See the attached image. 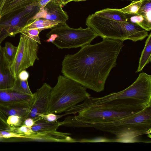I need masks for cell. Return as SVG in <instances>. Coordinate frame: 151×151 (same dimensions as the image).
Returning <instances> with one entry per match:
<instances>
[{"instance_id":"6da1fadb","label":"cell","mask_w":151,"mask_h":151,"mask_svg":"<svg viewBox=\"0 0 151 151\" xmlns=\"http://www.w3.org/2000/svg\"><path fill=\"white\" fill-rule=\"evenodd\" d=\"M124 41L104 38L94 44H87L76 53L65 56L62 62L63 75L97 92L104 90L112 69L116 65Z\"/></svg>"},{"instance_id":"7a4b0ae2","label":"cell","mask_w":151,"mask_h":151,"mask_svg":"<svg viewBox=\"0 0 151 151\" xmlns=\"http://www.w3.org/2000/svg\"><path fill=\"white\" fill-rule=\"evenodd\" d=\"M86 24L103 39L136 42L148 35V31L131 22L119 9L106 8L97 11L88 16Z\"/></svg>"},{"instance_id":"3957f363","label":"cell","mask_w":151,"mask_h":151,"mask_svg":"<svg viewBox=\"0 0 151 151\" xmlns=\"http://www.w3.org/2000/svg\"><path fill=\"white\" fill-rule=\"evenodd\" d=\"M81 104L70 108L73 114L90 107L107 104L129 107H143L151 105V76L140 73L137 78L125 89L101 97L90 96Z\"/></svg>"},{"instance_id":"277c9868","label":"cell","mask_w":151,"mask_h":151,"mask_svg":"<svg viewBox=\"0 0 151 151\" xmlns=\"http://www.w3.org/2000/svg\"><path fill=\"white\" fill-rule=\"evenodd\" d=\"M81 127H93L116 136V142L132 140L151 132V105L141 111L114 121L83 123Z\"/></svg>"},{"instance_id":"5b68a950","label":"cell","mask_w":151,"mask_h":151,"mask_svg":"<svg viewBox=\"0 0 151 151\" xmlns=\"http://www.w3.org/2000/svg\"><path fill=\"white\" fill-rule=\"evenodd\" d=\"M90 96L86 88L60 75L56 84L51 90L47 114L65 112Z\"/></svg>"},{"instance_id":"8992f818","label":"cell","mask_w":151,"mask_h":151,"mask_svg":"<svg viewBox=\"0 0 151 151\" xmlns=\"http://www.w3.org/2000/svg\"><path fill=\"white\" fill-rule=\"evenodd\" d=\"M146 107L107 105L90 107L79 112L77 115L66 117L64 124L67 127H79L85 123L114 121L139 112Z\"/></svg>"},{"instance_id":"52a82bcc","label":"cell","mask_w":151,"mask_h":151,"mask_svg":"<svg viewBox=\"0 0 151 151\" xmlns=\"http://www.w3.org/2000/svg\"><path fill=\"white\" fill-rule=\"evenodd\" d=\"M98 36L89 27L73 28L65 22L52 28L46 35L48 39L46 41L52 42L59 49H69L90 44Z\"/></svg>"},{"instance_id":"ba28073f","label":"cell","mask_w":151,"mask_h":151,"mask_svg":"<svg viewBox=\"0 0 151 151\" xmlns=\"http://www.w3.org/2000/svg\"><path fill=\"white\" fill-rule=\"evenodd\" d=\"M39 10L37 6L32 5L0 17V45L7 37L20 33Z\"/></svg>"},{"instance_id":"9c48e42d","label":"cell","mask_w":151,"mask_h":151,"mask_svg":"<svg viewBox=\"0 0 151 151\" xmlns=\"http://www.w3.org/2000/svg\"><path fill=\"white\" fill-rule=\"evenodd\" d=\"M16 54L10 66L11 71L16 78L19 73L33 66L36 60H38V43L30 38L21 34Z\"/></svg>"},{"instance_id":"30bf717a","label":"cell","mask_w":151,"mask_h":151,"mask_svg":"<svg viewBox=\"0 0 151 151\" xmlns=\"http://www.w3.org/2000/svg\"><path fill=\"white\" fill-rule=\"evenodd\" d=\"M52 88L46 83H44L33 93V99L27 118L37 121L42 119L47 114Z\"/></svg>"},{"instance_id":"8fae6325","label":"cell","mask_w":151,"mask_h":151,"mask_svg":"<svg viewBox=\"0 0 151 151\" xmlns=\"http://www.w3.org/2000/svg\"><path fill=\"white\" fill-rule=\"evenodd\" d=\"M63 5L62 0H51L42 10L39 11L32 20L43 19L61 23L66 22L68 16L63 10Z\"/></svg>"},{"instance_id":"7c38bea8","label":"cell","mask_w":151,"mask_h":151,"mask_svg":"<svg viewBox=\"0 0 151 151\" xmlns=\"http://www.w3.org/2000/svg\"><path fill=\"white\" fill-rule=\"evenodd\" d=\"M31 106L24 103L0 104V118L5 123L10 116L18 115L25 120L29 113Z\"/></svg>"},{"instance_id":"4fadbf2b","label":"cell","mask_w":151,"mask_h":151,"mask_svg":"<svg viewBox=\"0 0 151 151\" xmlns=\"http://www.w3.org/2000/svg\"><path fill=\"white\" fill-rule=\"evenodd\" d=\"M15 78L0 45V90L12 89Z\"/></svg>"},{"instance_id":"5bb4252c","label":"cell","mask_w":151,"mask_h":151,"mask_svg":"<svg viewBox=\"0 0 151 151\" xmlns=\"http://www.w3.org/2000/svg\"><path fill=\"white\" fill-rule=\"evenodd\" d=\"M33 95L19 92L12 89L0 90V104L24 103L31 105Z\"/></svg>"},{"instance_id":"9a60e30c","label":"cell","mask_w":151,"mask_h":151,"mask_svg":"<svg viewBox=\"0 0 151 151\" xmlns=\"http://www.w3.org/2000/svg\"><path fill=\"white\" fill-rule=\"evenodd\" d=\"M40 0H4L0 10V17L31 6L35 5Z\"/></svg>"},{"instance_id":"2e32d148","label":"cell","mask_w":151,"mask_h":151,"mask_svg":"<svg viewBox=\"0 0 151 151\" xmlns=\"http://www.w3.org/2000/svg\"><path fill=\"white\" fill-rule=\"evenodd\" d=\"M60 24L62 23L57 21L38 19L32 20L24 29H36L41 31L43 30L54 28Z\"/></svg>"},{"instance_id":"e0dca14e","label":"cell","mask_w":151,"mask_h":151,"mask_svg":"<svg viewBox=\"0 0 151 151\" xmlns=\"http://www.w3.org/2000/svg\"><path fill=\"white\" fill-rule=\"evenodd\" d=\"M145 47L142 50L139 60L138 66L136 72H141L151 61V33L148 36Z\"/></svg>"},{"instance_id":"ac0fdd59","label":"cell","mask_w":151,"mask_h":151,"mask_svg":"<svg viewBox=\"0 0 151 151\" xmlns=\"http://www.w3.org/2000/svg\"><path fill=\"white\" fill-rule=\"evenodd\" d=\"M59 127L58 121L51 122L41 119L36 121L31 128L35 132H43L57 130Z\"/></svg>"},{"instance_id":"d6986e66","label":"cell","mask_w":151,"mask_h":151,"mask_svg":"<svg viewBox=\"0 0 151 151\" xmlns=\"http://www.w3.org/2000/svg\"><path fill=\"white\" fill-rule=\"evenodd\" d=\"M17 48V46H15L11 42H6L4 46L2 47L4 55L10 66L14 60Z\"/></svg>"},{"instance_id":"ffe728a7","label":"cell","mask_w":151,"mask_h":151,"mask_svg":"<svg viewBox=\"0 0 151 151\" xmlns=\"http://www.w3.org/2000/svg\"><path fill=\"white\" fill-rule=\"evenodd\" d=\"M12 89L20 93L30 95H33V93L29 88L27 80H21L18 77L15 79Z\"/></svg>"},{"instance_id":"44dd1931","label":"cell","mask_w":151,"mask_h":151,"mask_svg":"<svg viewBox=\"0 0 151 151\" xmlns=\"http://www.w3.org/2000/svg\"><path fill=\"white\" fill-rule=\"evenodd\" d=\"M24 120V119L19 116H10L7 118L6 123L10 127L16 129L23 125Z\"/></svg>"},{"instance_id":"7402d4cb","label":"cell","mask_w":151,"mask_h":151,"mask_svg":"<svg viewBox=\"0 0 151 151\" xmlns=\"http://www.w3.org/2000/svg\"><path fill=\"white\" fill-rule=\"evenodd\" d=\"M143 0L138 1H132L129 5L119 9L126 14H136L138 11Z\"/></svg>"},{"instance_id":"603a6c76","label":"cell","mask_w":151,"mask_h":151,"mask_svg":"<svg viewBox=\"0 0 151 151\" xmlns=\"http://www.w3.org/2000/svg\"><path fill=\"white\" fill-rule=\"evenodd\" d=\"M40 31L36 29H24L20 32L22 34L25 35L41 44L39 37Z\"/></svg>"},{"instance_id":"cb8c5ba5","label":"cell","mask_w":151,"mask_h":151,"mask_svg":"<svg viewBox=\"0 0 151 151\" xmlns=\"http://www.w3.org/2000/svg\"><path fill=\"white\" fill-rule=\"evenodd\" d=\"M16 137L24 139L29 141L30 136L17 133L12 131H0V138Z\"/></svg>"},{"instance_id":"d4e9b609","label":"cell","mask_w":151,"mask_h":151,"mask_svg":"<svg viewBox=\"0 0 151 151\" xmlns=\"http://www.w3.org/2000/svg\"><path fill=\"white\" fill-rule=\"evenodd\" d=\"M13 132L30 136L32 135L34 132L31 127H28L24 125L16 128Z\"/></svg>"},{"instance_id":"484cf974","label":"cell","mask_w":151,"mask_h":151,"mask_svg":"<svg viewBox=\"0 0 151 151\" xmlns=\"http://www.w3.org/2000/svg\"><path fill=\"white\" fill-rule=\"evenodd\" d=\"M65 115V114L61 115H57L54 113H50L43 115L42 119L48 122H57L58 119Z\"/></svg>"},{"instance_id":"4316f807","label":"cell","mask_w":151,"mask_h":151,"mask_svg":"<svg viewBox=\"0 0 151 151\" xmlns=\"http://www.w3.org/2000/svg\"><path fill=\"white\" fill-rule=\"evenodd\" d=\"M15 129L9 126L0 118V131H6L13 132Z\"/></svg>"},{"instance_id":"83f0119b","label":"cell","mask_w":151,"mask_h":151,"mask_svg":"<svg viewBox=\"0 0 151 151\" xmlns=\"http://www.w3.org/2000/svg\"><path fill=\"white\" fill-rule=\"evenodd\" d=\"M29 76V73L26 70H24L19 73L17 77L21 80L26 81L28 80Z\"/></svg>"},{"instance_id":"f1b7e54d","label":"cell","mask_w":151,"mask_h":151,"mask_svg":"<svg viewBox=\"0 0 151 151\" xmlns=\"http://www.w3.org/2000/svg\"><path fill=\"white\" fill-rule=\"evenodd\" d=\"M51 0H40L35 4L39 8V11L42 10L45 5Z\"/></svg>"},{"instance_id":"f546056e","label":"cell","mask_w":151,"mask_h":151,"mask_svg":"<svg viewBox=\"0 0 151 151\" xmlns=\"http://www.w3.org/2000/svg\"><path fill=\"white\" fill-rule=\"evenodd\" d=\"M36 121L30 118H26L24 122L23 125L28 127H31L34 125Z\"/></svg>"},{"instance_id":"4dcf8cb0","label":"cell","mask_w":151,"mask_h":151,"mask_svg":"<svg viewBox=\"0 0 151 151\" xmlns=\"http://www.w3.org/2000/svg\"><path fill=\"white\" fill-rule=\"evenodd\" d=\"M74 1V0H62L63 5H65L68 3Z\"/></svg>"},{"instance_id":"1f68e13d","label":"cell","mask_w":151,"mask_h":151,"mask_svg":"<svg viewBox=\"0 0 151 151\" xmlns=\"http://www.w3.org/2000/svg\"><path fill=\"white\" fill-rule=\"evenodd\" d=\"M4 1V0H0V10L2 6L3 3Z\"/></svg>"},{"instance_id":"d6a6232c","label":"cell","mask_w":151,"mask_h":151,"mask_svg":"<svg viewBox=\"0 0 151 151\" xmlns=\"http://www.w3.org/2000/svg\"><path fill=\"white\" fill-rule=\"evenodd\" d=\"M87 0H74L75 1H85Z\"/></svg>"},{"instance_id":"836d02e7","label":"cell","mask_w":151,"mask_h":151,"mask_svg":"<svg viewBox=\"0 0 151 151\" xmlns=\"http://www.w3.org/2000/svg\"><path fill=\"white\" fill-rule=\"evenodd\" d=\"M132 1H139L142 0H130Z\"/></svg>"},{"instance_id":"e575fe53","label":"cell","mask_w":151,"mask_h":151,"mask_svg":"<svg viewBox=\"0 0 151 151\" xmlns=\"http://www.w3.org/2000/svg\"></svg>"}]
</instances>
